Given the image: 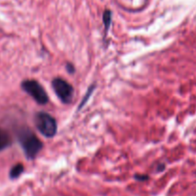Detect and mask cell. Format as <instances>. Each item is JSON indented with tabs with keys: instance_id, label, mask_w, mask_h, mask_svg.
<instances>
[{
	"instance_id": "6da1fadb",
	"label": "cell",
	"mask_w": 196,
	"mask_h": 196,
	"mask_svg": "<svg viewBox=\"0 0 196 196\" xmlns=\"http://www.w3.org/2000/svg\"><path fill=\"white\" fill-rule=\"evenodd\" d=\"M19 143L29 160H34L43 148V143L35 133L29 129H21L18 133Z\"/></svg>"
},
{
	"instance_id": "7a4b0ae2",
	"label": "cell",
	"mask_w": 196,
	"mask_h": 196,
	"mask_svg": "<svg viewBox=\"0 0 196 196\" xmlns=\"http://www.w3.org/2000/svg\"><path fill=\"white\" fill-rule=\"evenodd\" d=\"M35 124L40 134L46 138H53L57 134L58 124L56 119L45 112H39L35 115Z\"/></svg>"
},
{
	"instance_id": "3957f363",
	"label": "cell",
	"mask_w": 196,
	"mask_h": 196,
	"mask_svg": "<svg viewBox=\"0 0 196 196\" xmlns=\"http://www.w3.org/2000/svg\"><path fill=\"white\" fill-rule=\"evenodd\" d=\"M21 88L32 97L36 103L45 105L48 103L49 97L42 86L36 80H25L21 83Z\"/></svg>"
},
{
	"instance_id": "277c9868",
	"label": "cell",
	"mask_w": 196,
	"mask_h": 196,
	"mask_svg": "<svg viewBox=\"0 0 196 196\" xmlns=\"http://www.w3.org/2000/svg\"><path fill=\"white\" fill-rule=\"evenodd\" d=\"M52 87L58 99L64 104H68L72 101L74 96V88L62 78H55L52 82Z\"/></svg>"
},
{
	"instance_id": "5b68a950",
	"label": "cell",
	"mask_w": 196,
	"mask_h": 196,
	"mask_svg": "<svg viewBox=\"0 0 196 196\" xmlns=\"http://www.w3.org/2000/svg\"><path fill=\"white\" fill-rule=\"evenodd\" d=\"M11 144V138L8 133L0 128V151L7 148Z\"/></svg>"
},
{
	"instance_id": "8992f818",
	"label": "cell",
	"mask_w": 196,
	"mask_h": 196,
	"mask_svg": "<svg viewBox=\"0 0 196 196\" xmlns=\"http://www.w3.org/2000/svg\"><path fill=\"white\" fill-rule=\"evenodd\" d=\"M24 171V166H23L22 163H17L13 166L10 171V178L11 179H17L18 178L22 172Z\"/></svg>"
},
{
	"instance_id": "52a82bcc",
	"label": "cell",
	"mask_w": 196,
	"mask_h": 196,
	"mask_svg": "<svg viewBox=\"0 0 196 196\" xmlns=\"http://www.w3.org/2000/svg\"><path fill=\"white\" fill-rule=\"evenodd\" d=\"M111 19H112V14L109 10H105L104 13V17H103V20H104V29L107 32L109 26L111 24Z\"/></svg>"
},
{
	"instance_id": "ba28073f",
	"label": "cell",
	"mask_w": 196,
	"mask_h": 196,
	"mask_svg": "<svg viewBox=\"0 0 196 196\" xmlns=\"http://www.w3.org/2000/svg\"><path fill=\"white\" fill-rule=\"evenodd\" d=\"M94 89H95V85L94 86H92V87L88 90V91H87V93H86V95L84 96V99L81 101V103L80 104V107H78V109H81L82 107H83V105L85 104V102L87 101L88 99H89V97H90V95L92 94V92H93V90H94Z\"/></svg>"
},
{
	"instance_id": "9c48e42d",
	"label": "cell",
	"mask_w": 196,
	"mask_h": 196,
	"mask_svg": "<svg viewBox=\"0 0 196 196\" xmlns=\"http://www.w3.org/2000/svg\"><path fill=\"white\" fill-rule=\"evenodd\" d=\"M67 71L69 72V73H74L75 72V67H74V66L73 65H71V64H67Z\"/></svg>"
},
{
	"instance_id": "30bf717a",
	"label": "cell",
	"mask_w": 196,
	"mask_h": 196,
	"mask_svg": "<svg viewBox=\"0 0 196 196\" xmlns=\"http://www.w3.org/2000/svg\"><path fill=\"white\" fill-rule=\"evenodd\" d=\"M135 178H136L137 180H140V181H144V180H147V179H148L147 176H139V175L135 176Z\"/></svg>"
}]
</instances>
